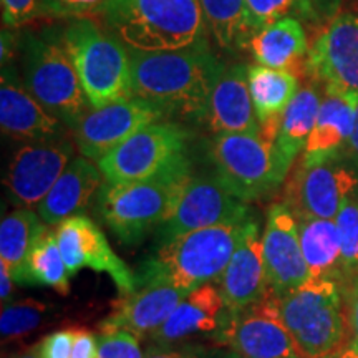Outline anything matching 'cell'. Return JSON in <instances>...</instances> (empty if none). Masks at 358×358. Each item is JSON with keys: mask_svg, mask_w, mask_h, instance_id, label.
Here are the masks:
<instances>
[{"mask_svg": "<svg viewBox=\"0 0 358 358\" xmlns=\"http://www.w3.org/2000/svg\"><path fill=\"white\" fill-rule=\"evenodd\" d=\"M274 297L282 324L302 358L334 355L345 348L347 308L337 280L310 277L306 284Z\"/></svg>", "mask_w": 358, "mask_h": 358, "instance_id": "obj_3", "label": "cell"}, {"mask_svg": "<svg viewBox=\"0 0 358 358\" xmlns=\"http://www.w3.org/2000/svg\"><path fill=\"white\" fill-rule=\"evenodd\" d=\"M249 90L259 123L277 118L297 95V78L290 70L249 66Z\"/></svg>", "mask_w": 358, "mask_h": 358, "instance_id": "obj_29", "label": "cell"}, {"mask_svg": "<svg viewBox=\"0 0 358 358\" xmlns=\"http://www.w3.org/2000/svg\"><path fill=\"white\" fill-rule=\"evenodd\" d=\"M24 77L30 95L66 127L75 129L92 110L64 32L27 35Z\"/></svg>", "mask_w": 358, "mask_h": 358, "instance_id": "obj_5", "label": "cell"}, {"mask_svg": "<svg viewBox=\"0 0 358 358\" xmlns=\"http://www.w3.org/2000/svg\"><path fill=\"white\" fill-rule=\"evenodd\" d=\"M96 358H145L140 340L128 332H105L98 337Z\"/></svg>", "mask_w": 358, "mask_h": 358, "instance_id": "obj_36", "label": "cell"}, {"mask_svg": "<svg viewBox=\"0 0 358 358\" xmlns=\"http://www.w3.org/2000/svg\"><path fill=\"white\" fill-rule=\"evenodd\" d=\"M224 338L237 355L244 358H302L289 330L282 324L271 290L262 301L229 313Z\"/></svg>", "mask_w": 358, "mask_h": 358, "instance_id": "obj_17", "label": "cell"}, {"mask_svg": "<svg viewBox=\"0 0 358 358\" xmlns=\"http://www.w3.org/2000/svg\"><path fill=\"white\" fill-rule=\"evenodd\" d=\"M244 224L245 221L204 227L164 241L153 261L155 266L173 285L189 294L222 275Z\"/></svg>", "mask_w": 358, "mask_h": 358, "instance_id": "obj_8", "label": "cell"}, {"mask_svg": "<svg viewBox=\"0 0 358 358\" xmlns=\"http://www.w3.org/2000/svg\"><path fill=\"white\" fill-rule=\"evenodd\" d=\"M20 358H42V357H40V352H38V345H35L34 350L25 353V355H22Z\"/></svg>", "mask_w": 358, "mask_h": 358, "instance_id": "obj_47", "label": "cell"}, {"mask_svg": "<svg viewBox=\"0 0 358 358\" xmlns=\"http://www.w3.org/2000/svg\"><path fill=\"white\" fill-rule=\"evenodd\" d=\"M320 96L313 87L299 90L294 100L280 115L279 131L275 138V150L289 169L297 156L306 150L308 136L315 127L320 108Z\"/></svg>", "mask_w": 358, "mask_h": 358, "instance_id": "obj_27", "label": "cell"}, {"mask_svg": "<svg viewBox=\"0 0 358 358\" xmlns=\"http://www.w3.org/2000/svg\"><path fill=\"white\" fill-rule=\"evenodd\" d=\"M145 358H198L189 353L182 352H171V350H161V348H151L146 352Z\"/></svg>", "mask_w": 358, "mask_h": 358, "instance_id": "obj_43", "label": "cell"}, {"mask_svg": "<svg viewBox=\"0 0 358 358\" xmlns=\"http://www.w3.org/2000/svg\"><path fill=\"white\" fill-rule=\"evenodd\" d=\"M73 329L57 330L47 335L38 343V352L42 358H71L73 350Z\"/></svg>", "mask_w": 358, "mask_h": 358, "instance_id": "obj_39", "label": "cell"}, {"mask_svg": "<svg viewBox=\"0 0 358 358\" xmlns=\"http://www.w3.org/2000/svg\"><path fill=\"white\" fill-rule=\"evenodd\" d=\"M342 292L347 308L348 340H350V347L358 352V274L342 282Z\"/></svg>", "mask_w": 358, "mask_h": 358, "instance_id": "obj_38", "label": "cell"}, {"mask_svg": "<svg viewBox=\"0 0 358 358\" xmlns=\"http://www.w3.org/2000/svg\"><path fill=\"white\" fill-rule=\"evenodd\" d=\"M57 244L69 267L70 275L80 268L90 267L96 272H106L115 280L120 295H128L136 289V275L113 252L108 239L100 227L87 216H71L57 224Z\"/></svg>", "mask_w": 358, "mask_h": 358, "instance_id": "obj_16", "label": "cell"}, {"mask_svg": "<svg viewBox=\"0 0 358 358\" xmlns=\"http://www.w3.org/2000/svg\"><path fill=\"white\" fill-rule=\"evenodd\" d=\"M133 93L164 113L201 118L224 65L208 45L174 52H129Z\"/></svg>", "mask_w": 358, "mask_h": 358, "instance_id": "obj_1", "label": "cell"}, {"mask_svg": "<svg viewBox=\"0 0 358 358\" xmlns=\"http://www.w3.org/2000/svg\"><path fill=\"white\" fill-rule=\"evenodd\" d=\"M337 231L340 237V254H342V282L358 274V201L347 199L337 217ZM340 282V285H342Z\"/></svg>", "mask_w": 358, "mask_h": 358, "instance_id": "obj_33", "label": "cell"}, {"mask_svg": "<svg viewBox=\"0 0 358 358\" xmlns=\"http://www.w3.org/2000/svg\"><path fill=\"white\" fill-rule=\"evenodd\" d=\"M350 145L353 148V151L358 155V106H357V116H355V128H353L352 138H350Z\"/></svg>", "mask_w": 358, "mask_h": 358, "instance_id": "obj_45", "label": "cell"}, {"mask_svg": "<svg viewBox=\"0 0 358 358\" xmlns=\"http://www.w3.org/2000/svg\"><path fill=\"white\" fill-rule=\"evenodd\" d=\"M248 48L257 65L289 70L307 53V35L297 19L284 17L259 29Z\"/></svg>", "mask_w": 358, "mask_h": 358, "instance_id": "obj_25", "label": "cell"}, {"mask_svg": "<svg viewBox=\"0 0 358 358\" xmlns=\"http://www.w3.org/2000/svg\"><path fill=\"white\" fill-rule=\"evenodd\" d=\"M338 358H358V352L353 347H345L338 352Z\"/></svg>", "mask_w": 358, "mask_h": 358, "instance_id": "obj_46", "label": "cell"}, {"mask_svg": "<svg viewBox=\"0 0 358 358\" xmlns=\"http://www.w3.org/2000/svg\"><path fill=\"white\" fill-rule=\"evenodd\" d=\"M201 118L216 134L261 133V123L250 96L248 66L239 64L224 70Z\"/></svg>", "mask_w": 358, "mask_h": 358, "instance_id": "obj_21", "label": "cell"}, {"mask_svg": "<svg viewBox=\"0 0 358 358\" xmlns=\"http://www.w3.org/2000/svg\"><path fill=\"white\" fill-rule=\"evenodd\" d=\"M340 6H342V0H308L310 17L319 22L334 20L340 15Z\"/></svg>", "mask_w": 358, "mask_h": 358, "instance_id": "obj_41", "label": "cell"}, {"mask_svg": "<svg viewBox=\"0 0 358 358\" xmlns=\"http://www.w3.org/2000/svg\"><path fill=\"white\" fill-rule=\"evenodd\" d=\"M164 115L163 110L140 96L92 108L73 129L75 145L82 156L98 163L134 133L161 122Z\"/></svg>", "mask_w": 358, "mask_h": 358, "instance_id": "obj_13", "label": "cell"}, {"mask_svg": "<svg viewBox=\"0 0 358 358\" xmlns=\"http://www.w3.org/2000/svg\"><path fill=\"white\" fill-rule=\"evenodd\" d=\"M217 284L229 313L244 310L262 301L268 292L262 236L259 232V222L254 217L245 221L234 254L217 279Z\"/></svg>", "mask_w": 358, "mask_h": 358, "instance_id": "obj_19", "label": "cell"}, {"mask_svg": "<svg viewBox=\"0 0 358 358\" xmlns=\"http://www.w3.org/2000/svg\"><path fill=\"white\" fill-rule=\"evenodd\" d=\"M189 294L173 285L153 261H148L141 266L140 275H136L134 292L122 295L115 302L113 312L100 324L101 334L128 332L138 338L153 337Z\"/></svg>", "mask_w": 358, "mask_h": 358, "instance_id": "obj_11", "label": "cell"}, {"mask_svg": "<svg viewBox=\"0 0 358 358\" xmlns=\"http://www.w3.org/2000/svg\"><path fill=\"white\" fill-rule=\"evenodd\" d=\"M2 22L7 27H20L42 13V0H0Z\"/></svg>", "mask_w": 358, "mask_h": 358, "instance_id": "obj_37", "label": "cell"}, {"mask_svg": "<svg viewBox=\"0 0 358 358\" xmlns=\"http://www.w3.org/2000/svg\"><path fill=\"white\" fill-rule=\"evenodd\" d=\"M337 355L338 353H334V355H325V357H319V358H338Z\"/></svg>", "mask_w": 358, "mask_h": 358, "instance_id": "obj_48", "label": "cell"}, {"mask_svg": "<svg viewBox=\"0 0 358 358\" xmlns=\"http://www.w3.org/2000/svg\"><path fill=\"white\" fill-rule=\"evenodd\" d=\"M227 358H244V357H241V355H237V353L234 352V353H231V355L229 357H227Z\"/></svg>", "mask_w": 358, "mask_h": 358, "instance_id": "obj_49", "label": "cell"}, {"mask_svg": "<svg viewBox=\"0 0 358 358\" xmlns=\"http://www.w3.org/2000/svg\"><path fill=\"white\" fill-rule=\"evenodd\" d=\"M50 306L37 301H22L3 306L0 317V332L3 342L19 340L35 332L50 320Z\"/></svg>", "mask_w": 358, "mask_h": 358, "instance_id": "obj_32", "label": "cell"}, {"mask_svg": "<svg viewBox=\"0 0 358 358\" xmlns=\"http://www.w3.org/2000/svg\"><path fill=\"white\" fill-rule=\"evenodd\" d=\"M187 131L176 123L158 122L134 133L98 161L106 182L145 181L186 158Z\"/></svg>", "mask_w": 358, "mask_h": 358, "instance_id": "obj_9", "label": "cell"}, {"mask_svg": "<svg viewBox=\"0 0 358 358\" xmlns=\"http://www.w3.org/2000/svg\"><path fill=\"white\" fill-rule=\"evenodd\" d=\"M358 187V174L338 155L301 163L285 179V204L295 217L335 219Z\"/></svg>", "mask_w": 358, "mask_h": 358, "instance_id": "obj_10", "label": "cell"}, {"mask_svg": "<svg viewBox=\"0 0 358 358\" xmlns=\"http://www.w3.org/2000/svg\"><path fill=\"white\" fill-rule=\"evenodd\" d=\"M12 43H13V38L12 35L6 32V29L2 30V66H7L8 62H10L12 58Z\"/></svg>", "mask_w": 358, "mask_h": 358, "instance_id": "obj_44", "label": "cell"}, {"mask_svg": "<svg viewBox=\"0 0 358 358\" xmlns=\"http://www.w3.org/2000/svg\"><path fill=\"white\" fill-rule=\"evenodd\" d=\"M45 226L38 214L19 208L0 224V262L10 271L13 282L25 285V267L30 250L37 243Z\"/></svg>", "mask_w": 358, "mask_h": 358, "instance_id": "obj_28", "label": "cell"}, {"mask_svg": "<svg viewBox=\"0 0 358 358\" xmlns=\"http://www.w3.org/2000/svg\"><path fill=\"white\" fill-rule=\"evenodd\" d=\"M101 176L100 168L92 159L85 156L71 159L50 192L38 204V216L43 224L53 226L82 213L95 192L100 191Z\"/></svg>", "mask_w": 358, "mask_h": 358, "instance_id": "obj_22", "label": "cell"}, {"mask_svg": "<svg viewBox=\"0 0 358 358\" xmlns=\"http://www.w3.org/2000/svg\"><path fill=\"white\" fill-rule=\"evenodd\" d=\"M250 217L248 203L232 196L216 178H189L169 213L158 227L159 239L169 241L186 232L241 224Z\"/></svg>", "mask_w": 358, "mask_h": 358, "instance_id": "obj_12", "label": "cell"}, {"mask_svg": "<svg viewBox=\"0 0 358 358\" xmlns=\"http://www.w3.org/2000/svg\"><path fill=\"white\" fill-rule=\"evenodd\" d=\"M216 179L244 203L266 198L287 179L290 169L266 136L245 133L216 134L209 145Z\"/></svg>", "mask_w": 358, "mask_h": 358, "instance_id": "obj_7", "label": "cell"}, {"mask_svg": "<svg viewBox=\"0 0 358 358\" xmlns=\"http://www.w3.org/2000/svg\"><path fill=\"white\" fill-rule=\"evenodd\" d=\"M106 29L131 52H174L208 45L199 0H111Z\"/></svg>", "mask_w": 358, "mask_h": 358, "instance_id": "obj_2", "label": "cell"}, {"mask_svg": "<svg viewBox=\"0 0 358 358\" xmlns=\"http://www.w3.org/2000/svg\"><path fill=\"white\" fill-rule=\"evenodd\" d=\"M262 250L267 285L272 294L282 295L310 279L299 239L297 219L285 203L268 209Z\"/></svg>", "mask_w": 358, "mask_h": 358, "instance_id": "obj_18", "label": "cell"}, {"mask_svg": "<svg viewBox=\"0 0 358 358\" xmlns=\"http://www.w3.org/2000/svg\"><path fill=\"white\" fill-rule=\"evenodd\" d=\"M0 127L6 136L27 141L55 140L64 131V122L45 110L7 66H2Z\"/></svg>", "mask_w": 358, "mask_h": 358, "instance_id": "obj_20", "label": "cell"}, {"mask_svg": "<svg viewBox=\"0 0 358 358\" xmlns=\"http://www.w3.org/2000/svg\"><path fill=\"white\" fill-rule=\"evenodd\" d=\"M199 6L219 47L234 50L248 45L254 30L245 0H199Z\"/></svg>", "mask_w": 358, "mask_h": 358, "instance_id": "obj_30", "label": "cell"}, {"mask_svg": "<svg viewBox=\"0 0 358 358\" xmlns=\"http://www.w3.org/2000/svg\"><path fill=\"white\" fill-rule=\"evenodd\" d=\"M64 35L92 108L134 96L131 53L110 30L92 19H77Z\"/></svg>", "mask_w": 358, "mask_h": 358, "instance_id": "obj_6", "label": "cell"}, {"mask_svg": "<svg viewBox=\"0 0 358 358\" xmlns=\"http://www.w3.org/2000/svg\"><path fill=\"white\" fill-rule=\"evenodd\" d=\"M12 282L13 277L10 274V271H8V267L3 262H0V299H2L3 306L10 301Z\"/></svg>", "mask_w": 358, "mask_h": 358, "instance_id": "obj_42", "label": "cell"}, {"mask_svg": "<svg viewBox=\"0 0 358 358\" xmlns=\"http://www.w3.org/2000/svg\"><path fill=\"white\" fill-rule=\"evenodd\" d=\"M73 350L71 358H96L98 340L87 329H73Z\"/></svg>", "mask_w": 358, "mask_h": 358, "instance_id": "obj_40", "label": "cell"}, {"mask_svg": "<svg viewBox=\"0 0 358 358\" xmlns=\"http://www.w3.org/2000/svg\"><path fill=\"white\" fill-rule=\"evenodd\" d=\"M70 272L57 244L55 232L45 227L30 250L25 267V285H48L66 295L70 290Z\"/></svg>", "mask_w": 358, "mask_h": 358, "instance_id": "obj_31", "label": "cell"}, {"mask_svg": "<svg viewBox=\"0 0 358 358\" xmlns=\"http://www.w3.org/2000/svg\"><path fill=\"white\" fill-rule=\"evenodd\" d=\"M73 159V145L65 138L34 141L15 151L3 176L8 201L29 209L40 204Z\"/></svg>", "mask_w": 358, "mask_h": 358, "instance_id": "obj_14", "label": "cell"}, {"mask_svg": "<svg viewBox=\"0 0 358 358\" xmlns=\"http://www.w3.org/2000/svg\"><path fill=\"white\" fill-rule=\"evenodd\" d=\"M224 307L226 306L219 289L211 284L201 285L174 308L151 338L159 343H171L194 334L213 332Z\"/></svg>", "mask_w": 358, "mask_h": 358, "instance_id": "obj_24", "label": "cell"}, {"mask_svg": "<svg viewBox=\"0 0 358 358\" xmlns=\"http://www.w3.org/2000/svg\"><path fill=\"white\" fill-rule=\"evenodd\" d=\"M111 0H42V13L60 19H90L105 13Z\"/></svg>", "mask_w": 358, "mask_h": 358, "instance_id": "obj_35", "label": "cell"}, {"mask_svg": "<svg viewBox=\"0 0 358 358\" xmlns=\"http://www.w3.org/2000/svg\"><path fill=\"white\" fill-rule=\"evenodd\" d=\"M358 96L342 92H327L320 103L315 127L303 150L302 163L313 164L338 155L350 141L355 128Z\"/></svg>", "mask_w": 358, "mask_h": 358, "instance_id": "obj_23", "label": "cell"}, {"mask_svg": "<svg viewBox=\"0 0 358 358\" xmlns=\"http://www.w3.org/2000/svg\"><path fill=\"white\" fill-rule=\"evenodd\" d=\"M307 70L327 92L358 96V15L340 13L315 38Z\"/></svg>", "mask_w": 358, "mask_h": 358, "instance_id": "obj_15", "label": "cell"}, {"mask_svg": "<svg viewBox=\"0 0 358 358\" xmlns=\"http://www.w3.org/2000/svg\"><path fill=\"white\" fill-rule=\"evenodd\" d=\"M189 178V161L185 158L145 181L105 182L98 191V211L120 243L138 244L166 221Z\"/></svg>", "mask_w": 358, "mask_h": 358, "instance_id": "obj_4", "label": "cell"}, {"mask_svg": "<svg viewBox=\"0 0 358 358\" xmlns=\"http://www.w3.org/2000/svg\"><path fill=\"white\" fill-rule=\"evenodd\" d=\"M245 3L249 8L254 34L272 22L290 17V13L310 17L308 0H245Z\"/></svg>", "mask_w": 358, "mask_h": 358, "instance_id": "obj_34", "label": "cell"}, {"mask_svg": "<svg viewBox=\"0 0 358 358\" xmlns=\"http://www.w3.org/2000/svg\"><path fill=\"white\" fill-rule=\"evenodd\" d=\"M303 259L310 277L342 282V254L335 219L295 217Z\"/></svg>", "mask_w": 358, "mask_h": 358, "instance_id": "obj_26", "label": "cell"}]
</instances>
